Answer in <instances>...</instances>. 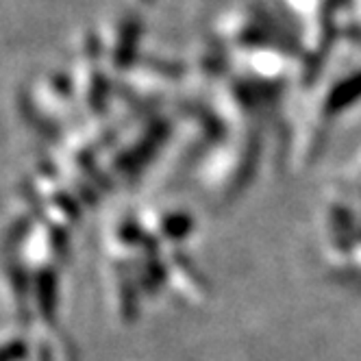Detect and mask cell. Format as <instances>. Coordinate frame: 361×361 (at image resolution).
Here are the masks:
<instances>
[{"instance_id":"6da1fadb","label":"cell","mask_w":361,"mask_h":361,"mask_svg":"<svg viewBox=\"0 0 361 361\" xmlns=\"http://www.w3.org/2000/svg\"><path fill=\"white\" fill-rule=\"evenodd\" d=\"M0 361H39V350L31 335L20 329L0 335Z\"/></svg>"}]
</instances>
